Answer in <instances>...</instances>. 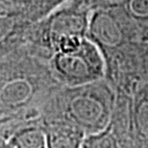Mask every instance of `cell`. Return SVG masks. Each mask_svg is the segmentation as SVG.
I'll return each instance as SVG.
<instances>
[{
  "mask_svg": "<svg viewBox=\"0 0 148 148\" xmlns=\"http://www.w3.org/2000/svg\"><path fill=\"white\" fill-rule=\"evenodd\" d=\"M3 1H8V2H11V3H16V2H19L21 0H3Z\"/></svg>",
  "mask_w": 148,
  "mask_h": 148,
  "instance_id": "obj_14",
  "label": "cell"
},
{
  "mask_svg": "<svg viewBox=\"0 0 148 148\" xmlns=\"http://www.w3.org/2000/svg\"><path fill=\"white\" fill-rule=\"evenodd\" d=\"M10 145H9V140L0 133V148H9Z\"/></svg>",
  "mask_w": 148,
  "mask_h": 148,
  "instance_id": "obj_13",
  "label": "cell"
},
{
  "mask_svg": "<svg viewBox=\"0 0 148 148\" xmlns=\"http://www.w3.org/2000/svg\"><path fill=\"white\" fill-rule=\"evenodd\" d=\"M128 135L134 148H148V90L139 93L134 102Z\"/></svg>",
  "mask_w": 148,
  "mask_h": 148,
  "instance_id": "obj_8",
  "label": "cell"
},
{
  "mask_svg": "<svg viewBox=\"0 0 148 148\" xmlns=\"http://www.w3.org/2000/svg\"><path fill=\"white\" fill-rule=\"evenodd\" d=\"M30 25L16 3L0 0V58L25 45V34Z\"/></svg>",
  "mask_w": 148,
  "mask_h": 148,
  "instance_id": "obj_6",
  "label": "cell"
},
{
  "mask_svg": "<svg viewBox=\"0 0 148 148\" xmlns=\"http://www.w3.org/2000/svg\"><path fill=\"white\" fill-rule=\"evenodd\" d=\"M70 0H21L16 2L23 19L30 23H36L47 18L54 11Z\"/></svg>",
  "mask_w": 148,
  "mask_h": 148,
  "instance_id": "obj_11",
  "label": "cell"
},
{
  "mask_svg": "<svg viewBox=\"0 0 148 148\" xmlns=\"http://www.w3.org/2000/svg\"><path fill=\"white\" fill-rule=\"evenodd\" d=\"M82 148H134V146L128 130L125 131L113 116L111 124L104 131L86 136Z\"/></svg>",
  "mask_w": 148,
  "mask_h": 148,
  "instance_id": "obj_9",
  "label": "cell"
},
{
  "mask_svg": "<svg viewBox=\"0 0 148 148\" xmlns=\"http://www.w3.org/2000/svg\"><path fill=\"white\" fill-rule=\"evenodd\" d=\"M9 145H10V144H9ZM9 148H13V147H12V146H11V145H10V147H9Z\"/></svg>",
  "mask_w": 148,
  "mask_h": 148,
  "instance_id": "obj_15",
  "label": "cell"
},
{
  "mask_svg": "<svg viewBox=\"0 0 148 148\" xmlns=\"http://www.w3.org/2000/svg\"><path fill=\"white\" fill-rule=\"evenodd\" d=\"M87 37L106 54L120 47L124 41V31L116 14L106 5L93 2Z\"/></svg>",
  "mask_w": 148,
  "mask_h": 148,
  "instance_id": "obj_5",
  "label": "cell"
},
{
  "mask_svg": "<svg viewBox=\"0 0 148 148\" xmlns=\"http://www.w3.org/2000/svg\"><path fill=\"white\" fill-rule=\"evenodd\" d=\"M123 5L133 20L148 22V0H124Z\"/></svg>",
  "mask_w": 148,
  "mask_h": 148,
  "instance_id": "obj_12",
  "label": "cell"
},
{
  "mask_svg": "<svg viewBox=\"0 0 148 148\" xmlns=\"http://www.w3.org/2000/svg\"><path fill=\"white\" fill-rule=\"evenodd\" d=\"M48 148H82L86 134L64 121L43 122Z\"/></svg>",
  "mask_w": 148,
  "mask_h": 148,
  "instance_id": "obj_7",
  "label": "cell"
},
{
  "mask_svg": "<svg viewBox=\"0 0 148 148\" xmlns=\"http://www.w3.org/2000/svg\"><path fill=\"white\" fill-rule=\"evenodd\" d=\"M54 78L65 87H79L104 79L106 57L88 37L76 51L54 54L48 60Z\"/></svg>",
  "mask_w": 148,
  "mask_h": 148,
  "instance_id": "obj_4",
  "label": "cell"
},
{
  "mask_svg": "<svg viewBox=\"0 0 148 148\" xmlns=\"http://www.w3.org/2000/svg\"><path fill=\"white\" fill-rule=\"evenodd\" d=\"M9 144L13 148H48L43 121L36 120L22 123L11 135Z\"/></svg>",
  "mask_w": 148,
  "mask_h": 148,
  "instance_id": "obj_10",
  "label": "cell"
},
{
  "mask_svg": "<svg viewBox=\"0 0 148 148\" xmlns=\"http://www.w3.org/2000/svg\"><path fill=\"white\" fill-rule=\"evenodd\" d=\"M114 95L104 79L79 87L59 86L42 112V121H64L87 135L104 131L114 116Z\"/></svg>",
  "mask_w": 148,
  "mask_h": 148,
  "instance_id": "obj_2",
  "label": "cell"
},
{
  "mask_svg": "<svg viewBox=\"0 0 148 148\" xmlns=\"http://www.w3.org/2000/svg\"><path fill=\"white\" fill-rule=\"evenodd\" d=\"M59 85L48 62L25 45L0 58V119L42 120V112Z\"/></svg>",
  "mask_w": 148,
  "mask_h": 148,
  "instance_id": "obj_1",
  "label": "cell"
},
{
  "mask_svg": "<svg viewBox=\"0 0 148 148\" xmlns=\"http://www.w3.org/2000/svg\"><path fill=\"white\" fill-rule=\"evenodd\" d=\"M95 1L70 0L44 20L31 24L25 34L27 49L48 62L54 54L79 48L87 37Z\"/></svg>",
  "mask_w": 148,
  "mask_h": 148,
  "instance_id": "obj_3",
  "label": "cell"
}]
</instances>
